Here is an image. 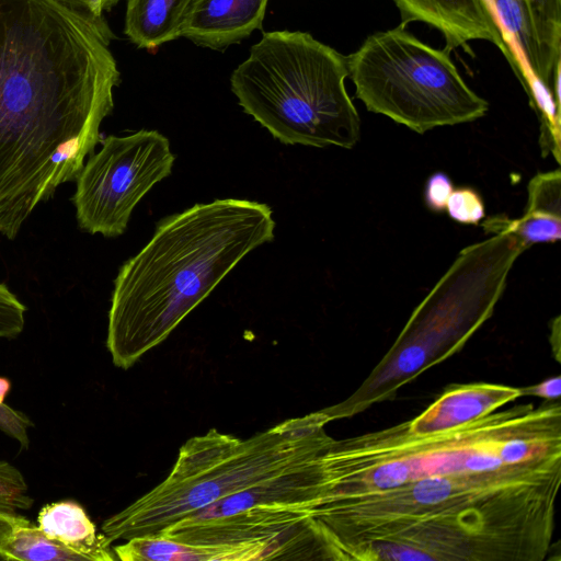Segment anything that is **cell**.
Instances as JSON below:
<instances>
[{"label":"cell","instance_id":"3","mask_svg":"<svg viewBox=\"0 0 561 561\" xmlns=\"http://www.w3.org/2000/svg\"><path fill=\"white\" fill-rule=\"evenodd\" d=\"M268 205L241 198L199 203L158 222L119 268L106 347L129 369L175 330L252 250L274 239Z\"/></svg>","mask_w":561,"mask_h":561},{"label":"cell","instance_id":"4","mask_svg":"<svg viewBox=\"0 0 561 561\" xmlns=\"http://www.w3.org/2000/svg\"><path fill=\"white\" fill-rule=\"evenodd\" d=\"M559 456V400H543L538 407L515 404L427 435L412 433L407 421L339 440L329 436L317 455L321 493L316 503L381 492L428 477L479 473Z\"/></svg>","mask_w":561,"mask_h":561},{"label":"cell","instance_id":"18","mask_svg":"<svg viewBox=\"0 0 561 561\" xmlns=\"http://www.w3.org/2000/svg\"><path fill=\"white\" fill-rule=\"evenodd\" d=\"M117 559L123 561H233L236 550L230 547L198 546L163 536H141L115 546Z\"/></svg>","mask_w":561,"mask_h":561},{"label":"cell","instance_id":"14","mask_svg":"<svg viewBox=\"0 0 561 561\" xmlns=\"http://www.w3.org/2000/svg\"><path fill=\"white\" fill-rule=\"evenodd\" d=\"M485 232L502 230L514 233L526 250L538 243H554L561 238V172H539L527 186V203L520 218L505 215L482 221Z\"/></svg>","mask_w":561,"mask_h":561},{"label":"cell","instance_id":"27","mask_svg":"<svg viewBox=\"0 0 561 561\" xmlns=\"http://www.w3.org/2000/svg\"><path fill=\"white\" fill-rule=\"evenodd\" d=\"M25 519L27 518L20 514L0 513V561H3L2 546L9 534L14 528V526L24 522Z\"/></svg>","mask_w":561,"mask_h":561},{"label":"cell","instance_id":"2","mask_svg":"<svg viewBox=\"0 0 561 561\" xmlns=\"http://www.w3.org/2000/svg\"><path fill=\"white\" fill-rule=\"evenodd\" d=\"M560 482L553 457L325 499L308 513L325 561H543Z\"/></svg>","mask_w":561,"mask_h":561},{"label":"cell","instance_id":"21","mask_svg":"<svg viewBox=\"0 0 561 561\" xmlns=\"http://www.w3.org/2000/svg\"><path fill=\"white\" fill-rule=\"evenodd\" d=\"M446 211L461 225H479L485 217V206L479 192L469 186L455 187L451 192Z\"/></svg>","mask_w":561,"mask_h":561},{"label":"cell","instance_id":"7","mask_svg":"<svg viewBox=\"0 0 561 561\" xmlns=\"http://www.w3.org/2000/svg\"><path fill=\"white\" fill-rule=\"evenodd\" d=\"M347 58L300 31L263 33L233 70L243 111L285 145L354 148L360 119L345 89Z\"/></svg>","mask_w":561,"mask_h":561},{"label":"cell","instance_id":"9","mask_svg":"<svg viewBox=\"0 0 561 561\" xmlns=\"http://www.w3.org/2000/svg\"><path fill=\"white\" fill-rule=\"evenodd\" d=\"M85 161L71 202L78 226L90 234H123L139 201L172 173L175 157L157 130L111 135Z\"/></svg>","mask_w":561,"mask_h":561},{"label":"cell","instance_id":"15","mask_svg":"<svg viewBox=\"0 0 561 561\" xmlns=\"http://www.w3.org/2000/svg\"><path fill=\"white\" fill-rule=\"evenodd\" d=\"M268 0H197L182 37L198 46L224 49L261 28Z\"/></svg>","mask_w":561,"mask_h":561},{"label":"cell","instance_id":"20","mask_svg":"<svg viewBox=\"0 0 561 561\" xmlns=\"http://www.w3.org/2000/svg\"><path fill=\"white\" fill-rule=\"evenodd\" d=\"M32 505L33 499L21 471L7 461H0V513L18 514Z\"/></svg>","mask_w":561,"mask_h":561},{"label":"cell","instance_id":"13","mask_svg":"<svg viewBox=\"0 0 561 561\" xmlns=\"http://www.w3.org/2000/svg\"><path fill=\"white\" fill-rule=\"evenodd\" d=\"M520 397V388L505 385H450L422 413L408 421V426L417 435L449 431L484 417Z\"/></svg>","mask_w":561,"mask_h":561},{"label":"cell","instance_id":"12","mask_svg":"<svg viewBox=\"0 0 561 561\" xmlns=\"http://www.w3.org/2000/svg\"><path fill=\"white\" fill-rule=\"evenodd\" d=\"M399 9L401 24L423 22L438 30L448 54L468 48L470 41L494 44L508 60L525 91L529 85L523 65L506 41L488 0H392Z\"/></svg>","mask_w":561,"mask_h":561},{"label":"cell","instance_id":"6","mask_svg":"<svg viewBox=\"0 0 561 561\" xmlns=\"http://www.w3.org/2000/svg\"><path fill=\"white\" fill-rule=\"evenodd\" d=\"M330 420L320 410L242 439L215 428L187 439L169 476L102 524L113 541L156 536L184 516L313 457Z\"/></svg>","mask_w":561,"mask_h":561},{"label":"cell","instance_id":"28","mask_svg":"<svg viewBox=\"0 0 561 561\" xmlns=\"http://www.w3.org/2000/svg\"><path fill=\"white\" fill-rule=\"evenodd\" d=\"M560 316H557L550 323L549 342L556 360L560 362Z\"/></svg>","mask_w":561,"mask_h":561},{"label":"cell","instance_id":"1","mask_svg":"<svg viewBox=\"0 0 561 561\" xmlns=\"http://www.w3.org/2000/svg\"><path fill=\"white\" fill-rule=\"evenodd\" d=\"M103 16L67 0H0V216L77 180L121 73Z\"/></svg>","mask_w":561,"mask_h":561},{"label":"cell","instance_id":"17","mask_svg":"<svg viewBox=\"0 0 561 561\" xmlns=\"http://www.w3.org/2000/svg\"><path fill=\"white\" fill-rule=\"evenodd\" d=\"M37 526L48 537L82 552L88 561L116 560L111 542L98 534L84 508L73 501L47 504L37 515Z\"/></svg>","mask_w":561,"mask_h":561},{"label":"cell","instance_id":"11","mask_svg":"<svg viewBox=\"0 0 561 561\" xmlns=\"http://www.w3.org/2000/svg\"><path fill=\"white\" fill-rule=\"evenodd\" d=\"M156 536L190 545L245 548L255 560H323L313 519L296 507L261 505L214 518L184 517Z\"/></svg>","mask_w":561,"mask_h":561},{"label":"cell","instance_id":"24","mask_svg":"<svg viewBox=\"0 0 561 561\" xmlns=\"http://www.w3.org/2000/svg\"><path fill=\"white\" fill-rule=\"evenodd\" d=\"M33 426L31 420L22 412L0 403V430L11 438L15 439L22 449L30 445L28 427Z\"/></svg>","mask_w":561,"mask_h":561},{"label":"cell","instance_id":"16","mask_svg":"<svg viewBox=\"0 0 561 561\" xmlns=\"http://www.w3.org/2000/svg\"><path fill=\"white\" fill-rule=\"evenodd\" d=\"M197 0H127L124 33L138 48L153 50L182 37Z\"/></svg>","mask_w":561,"mask_h":561},{"label":"cell","instance_id":"22","mask_svg":"<svg viewBox=\"0 0 561 561\" xmlns=\"http://www.w3.org/2000/svg\"><path fill=\"white\" fill-rule=\"evenodd\" d=\"M25 312V305L0 283V339H15L22 333Z\"/></svg>","mask_w":561,"mask_h":561},{"label":"cell","instance_id":"19","mask_svg":"<svg viewBox=\"0 0 561 561\" xmlns=\"http://www.w3.org/2000/svg\"><path fill=\"white\" fill-rule=\"evenodd\" d=\"M2 556L3 561H88L82 552L48 537L28 519L11 530Z\"/></svg>","mask_w":561,"mask_h":561},{"label":"cell","instance_id":"23","mask_svg":"<svg viewBox=\"0 0 561 561\" xmlns=\"http://www.w3.org/2000/svg\"><path fill=\"white\" fill-rule=\"evenodd\" d=\"M454 188L451 179L445 172L437 171L430 175L424 186V203L427 209L438 214L445 211Z\"/></svg>","mask_w":561,"mask_h":561},{"label":"cell","instance_id":"10","mask_svg":"<svg viewBox=\"0 0 561 561\" xmlns=\"http://www.w3.org/2000/svg\"><path fill=\"white\" fill-rule=\"evenodd\" d=\"M529 80L542 150L561 146V0H488Z\"/></svg>","mask_w":561,"mask_h":561},{"label":"cell","instance_id":"5","mask_svg":"<svg viewBox=\"0 0 561 561\" xmlns=\"http://www.w3.org/2000/svg\"><path fill=\"white\" fill-rule=\"evenodd\" d=\"M525 251L506 230L463 248L360 386L322 409L330 422L392 400L403 386L459 352L492 317L510 272Z\"/></svg>","mask_w":561,"mask_h":561},{"label":"cell","instance_id":"25","mask_svg":"<svg viewBox=\"0 0 561 561\" xmlns=\"http://www.w3.org/2000/svg\"><path fill=\"white\" fill-rule=\"evenodd\" d=\"M522 397H537L542 400H558L561 393V377L554 376L539 383L520 388Z\"/></svg>","mask_w":561,"mask_h":561},{"label":"cell","instance_id":"8","mask_svg":"<svg viewBox=\"0 0 561 561\" xmlns=\"http://www.w3.org/2000/svg\"><path fill=\"white\" fill-rule=\"evenodd\" d=\"M346 58L365 107L417 134L477 121L489 110L447 51L421 42L402 24L371 34Z\"/></svg>","mask_w":561,"mask_h":561},{"label":"cell","instance_id":"26","mask_svg":"<svg viewBox=\"0 0 561 561\" xmlns=\"http://www.w3.org/2000/svg\"><path fill=\"white\" fill-rule=\"evenodd\" d=\"M94 15L103 16L105 11L111 10L121 0H67Z\"/></svg>","mask_w":561,"mask_h":561},{"label":"cell","instance_id":"29","mask_svg":"<svg viewBox=\"0 0 561 561\" xmlns=\"http://www.w3.org/2000/svg\"><path fill=\"white\" fill-rule=\"evenodd\" d=\"M9 391L10 381L7 378L0 377V403L3 402Z\"/></svg>","mask_w":561,"mask_h":561}]
</instances>
